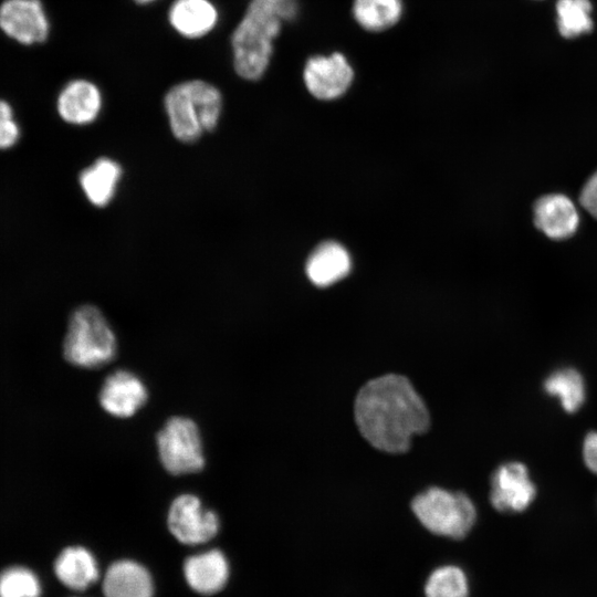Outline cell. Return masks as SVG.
I'll return each instance as SVG.
<instances>
[{
    "label": "cell",
    "mask_w": 597,
    "mask_h": 597,
    "mask_svg": "<svg viewBox=\"0 0 597 597\" xmlns=\"http://www.w3.org/2000/svg\"><path fill=\"white\" fill-rule=\"evenodd\" d=\"M303 80L314 97L331 101L347 92L354 80V70L342 53L314 55L305 63Z\"/></svg>",
    "instance_id": "obj_9"
},
{
    "label": "cell",
    "mask_w": 597,
    "mask_h": 597,
    "mask_svg": "<svg viewBox=\"0 0 597 597\" xmlns=\"http://www.w3.org/2000/svg\"><path fill=\"white\" fill-rule=\"evenodd\" d=\"M354 419L362 437L387 453L406 452L413 436L430 425L428 408L410 380L386 374L360 387L354 401Z\"/></svg>",
    "instance_id": "obj_1"
},
{
    "label": "cell",
    "mask_w": 597,
    "mask_h": 597,
    "mask_svg": "<svg viewBox=\"0 0 597 597\" xmlns=\"http://www.w3.org/2000/svg\"><path fill=\"white\" fill-rule=\"evenodd\" d=\"M350 270V258L344 247L325 242L306 261V274L317 286H328L343 279Z\"/></svg>",
    "instance_id": "obj_19"
},
{
    "label": "cell",
    "mask_w": 597,
    "mask_h": 597,
    "mask_svg": "<svg viewBox=\"0 0 597 597\" xmlns=\"http://www.w3.org/2000/svg\"><path fill=\"white\" fill-rule=\"evenodd\" d=\"M167 527L179 543L198 546L214 538L220 528L218 514L203 506L193 494H180L167 513Z\"/></svg>",
    "instance_id": "obj_7"
},
{
    "label": "cell",
    "mask_w": 597,
    "mask_h": 597,
    "mask_svg": "<svg viewBox=\"0 0 597 597\" xmlns=\"http://www.w3.org/2000/svg\"><path fill=\"white\" fill-rule=\"evenodd\" d=\"M411 510L427 531L452 540L464 538L476 520L475 506L467 494L438 486L416 495Z\"/></svg>",
    "instance_id": "obj_5"
},
{
    "label": "cell",
    "mask_w": 597,
    "mask_h": 597,
    "mask_svg": "<svg viewBox=\"0 0 597 597\" xmlns=\"http://www.w3.org/2000/svg\"><path fill=\"white\" fill-rule=\"evenodd\" d=\"M272 7L283 21L293 20L298 11L297 0H259Z\"/></svg>",
    "instance_id": "obj_27"
},
{
    "label": "cell",
    "mask_w": 597,
    "mask_h": 597,
    "mask_svg": "<svg viewBox=\"0 0 597 597\" xmlns=\"http://www.w3.org/2000/svg\"><path fill=\"white\" fill-rule=\"evenodd\" d=\"M132 1L139 6H147V4L156 2L157 0H132Z\"/></svg>",
    "instance_id": "obj_30"
},
{
    "label": "cell",
    "mask_w": 597,
    "mask_h": 597,
    "mask_svg": "<svg viewBox=\"0 0 597 597\" xmlns=\"http://www.w3.org/2000/svg\"><path fill=\"white\" fill-rule=\"evenodd\" d=\"M283 20L269 4L251 0L230 35L232 65L242 80L258 81L270 66Z\"/></svg>",
    "instance_id": "obj_2"
},
{
    "label": "cell",
    "mask_w": 597,
    "mask_h": 597,
    "mask_svg": "<svg viewBox=\"0 0 597 597\" xmlns=\"http://www.w3.org/2000/svg\"><path fill=\"white\" fill-rule=\"evenodd\" d=\"M11 119H13L11 105L4 100H0V127Z\"/></svg>",
    "instance_id": "obj_29"
},
{
    "label": "cell",
    "mask_w": 597,
    "mask_h": 597,
    "mask_svg": "<svg viewBox=\"0 0 597 597\" xmlns=\"http://www.w3.org/2000/svg\"><path fill=\"white\" fill-rule=\"evenodd\" d=\"M583 458L586 467L597 474V432H589L585 437Z\"/></svg>",
    "instance_id": "obj_26"
},
{
    "label": "cell",
    "mask_w": 597,
    "mask_h": 597,
    "mask_svg": "<svg viewBox=\"0 0 597 597\" xmlns=\"http://www.w3.org/2000/svg\"><path fill=\"white\" fill-rule=\"evenodd\" d=\"M148 392L143 380L129 370L118 369L108 375L100 390L102 408L111 416L128 418L147 401Z\"/></svg>",
    "instance_id": "obj_13"
},
{
    "label": "cell",
    "mask_w": 597,
    "mask_h": 597,
    "mask_svg": "<svg viewBox=\"0 0 597 597\" xmlns=\"http://www.w3.org/2000/svg\"><path fill=\"white\" fill-rule=\"evenodd\" d=\"M41 576L31 566L13 563L0 569V597H42Z\"/></svg>",
    "instance_id": "obj_24"
},
{
    "label": "cell",
    "mask_w": 597,
    "mask_h": 597,
    "mask_svg": "<svg viewBox=\"0 0 597 597\" xmlns=\"http://www.w3.org/2000/svg\"><path fill=\"white\" fill-rule=\"evenodd\" d=\"M546 394L558 398L567 412L577 411L586 398L585 383L582 375L573 368L553 371L544 381Z\"/></svg>",
    "instance_id": "obj_22"
},
{
    "label": "cell",
    "mask_w": 597,
    "mask_h": 597,
    "mask_svg": "<svg viewBox=\"0 0 597 597\" xmlns=\"http://www.w3.org/2000/svg\"><path fill=\"white\" fill-rule=\"evenodd\" d=\"M103 597H155L150 570L133 558L112 562L102 575Z\"/></svg>",
    "instance_id": "obj_15"
},
{
    "label": "cell",
    "mask_w": 597,
    "mask_h": 597,
    "mask_svg": "<svg viewBox=\"0 0 597 597\" xmlns=\"http://www.w3.org/2000/svg\"><path fill=\"white\" fill-rule=\"evenodd\" d=\"M223 96L212 83L191 78L174 84L164 96L171 134L182 143L198 140L219 124Z\"/></svg>",
    "instance_id": "obj_3"
},
{
    "label": "cell",
    "mask_w": 597,
    "mask_h": 597,
    "mask_svg": "<svg viewBox=\"0 0 597 597\" xmlns=\"http://www.w3.org/2000/svg\"><path fill=\"white\" fill-rule=\"evenodd\" d=\"M156 443L160 462L170 474H189L203 469L202 441L193 420L171 417L158 431Z\"/></svg>",
    "instance_id": "obj_6"
},
{
    "label": "cell",
    "mask_w": 597,
    "mask_h": 597,
    "mask_svg": "<svg viewBox=\"0 0 597 597\" xmlns=\"http://www.w3.org/2000/svg\"><path fill=\"white\" fill-rule=\"evenodd\" d=\"M167 20L180 36L198 40L217 27L219 11L211 0H174L168 8Z\"/></svg>",
    "instance_id": "obj_17"
},
{
    "label": "cell",
    "mask_w": 597,
    "mask_h": 597,
    "mask_svg": "<svg viewBox=\"0 0 597 597\" xmlns=\"http://www.w3.org/2000/svg\"><path fill=\"white\" fill-rule=\"evenodd\" d=\"M50 20L41 0H4L0 4V30L23 45L40 44L50 34Z\"/></svg>",
    "instance_id": "obj_8"
},
{
    "label": "cell",
    "mask_w": 597,
    "mask_h": 597,
    "mask_svg": "<svg viewBox=\"0 0 597 597\" xmlns=\"http://www.w3.org/2000/svg\"><path fill=\"white\" fill-rule=\"evenodd\" d=\"M230 563L219 548L197 552L182 563V576L187 586L201 596L222 591L230 579Z\"/></svg>",
    "instance_id": "obj_11"
},
{
    "label": "cell",
    "mask_w": 597,
    "mask_h": 597,
    "mask_svg": "<svg viewBox=\"0 0 597 597\" xmlns=\"http://www.w3.org/2000/svg\"><path fill=\"white\" fill-rule=\"evenodd\" d=\"M591 0H557L555 3L558 33L568 40L589 34L594 30Z\"/></svg>",
    "instance_id": "obj_21"
},
{
    "label": "cell",
    "mask_w": 597,
    "mask_h": 597,
    "mask_svg": "<svg viewBox=\"0 0 597 597\" xmlns=\"http://www.w3.org/2000/svg\"><path fill=\"white\" fill-rule=\"evenodd\" d=\"M52 573L65 589L81 594L101 578L98 562L93 552L83 545H67L54 557Z\"/></svg>",
    "instance_id": "obj_12"
},
{
    "label": "cell",
    "mask_w": 597,
    "mask_h": 597,
    "mask_svg": "<svg viewBox=\"0 0 597 597\" xmlns=\"http://www.w3.org/2000/svg\"><path fill=\"white\" fill-rule=\"evenodd\" d=\"M356 22L367 31L378 32L394 27L401 18V0H354L352 7Z\"/></svg>",
    "instance_id": "obj_20"
},
{
    "label": "cell",
    "mask_w": 597,
    "mask_h": 597,
    "mask_svg": "<svg viewBox=\"0 0 597 597\" xmlns=\"http://www.w3.org/2000/svg\"><path fill=\"white\" fill-rule=\"evenodd\" d=\"M20 136L19 125L11 119L0 127V149H7L13 146Z\"/></svg>",
    "instance_id": "obj_28"
},
{
    "label": "cell",
    "mask_w": 597,
    "mask_h": 597,
    "mask_svg": "<svg viewBox=\"0 0 597 597\" xmlns=\"http://www.w3.org/2000/svg\"><path fill=\"white\" fill-rule=\"evenodd\" d=\"M103 108L101 88L87 78H73L60 91L56 109L60 117L73 125L93 123Z\"/></svg>",
    "instance_id": "obj_16"
},
{
    "label": "cell",
    "mask_w": 597,
    "mask_h": 597,
    "mask_svg": "<svg viewBox=\"0 0 597 597\" xmlns=\"http://www.w3.org/2000/svg\"><path fill=\"white\" fill-rule=\"evenodd\" d=\"M534 226L552 240H566L578 230L580 217L576 205L564 193H547L533 205Z\"/></svg>",
    "instance_id": "obj_14"
},
{
    "label": "cell",
    "mask_w": 597,
    "mask_h": 597,
    "mask_svg": "<svg viewBox=\"0 0 597 597\" xmlns=\"http://www.w3.org/2000/svg\"><path fill=\"white\" fill-rule=\"evenodd\" d=\"M69 597H83V596H80V595H72V596H69Z\"/></svg>",
    "instance_id": "obj_31"
},
{
    "label": "cell",
    "mask_w": 597,
    "mask_h": 597,
    "mask_svg": "<svg viewBox=\"0 0 597 597\" xmlns=\"http://www.w3.org/2000/svg\"><path fill=\"white\" fill-rule=\"evenodd\" d=\"M535 494V484L521 462H506L492 474L490 501L499 512H523L532 504Z\"/></svg>",
    "instance_id": "obj_10"
},
{
    "label": "cell",
    "mask_w": 597,
    "mask_h": 597,
    "mask_svg": "<svg viewBox=\"0 0 597 597\" xmlns=\"http://www.w3.org/2000/svg\"><path fill=\"white\" fill-rule=\"evenodd\" d=\"M116 336L103 313L94 305L73 311L63 342V356L81 368H97L116 355Z\"/></svg>",
    "instance_id": "obj_4"
},
{
    "label": "cell",
    "mask_w": 597,
    "mask_h": 597,
    "mask_svg": "<svg viewBox=\"0 0 597 597\" xmlns=\"http://www.w3.org/2000/svg\"><path fill=\"white\" fill-rule=\"evenodd\" d=\"M122 175V166L116 160L100 157L82 170L78 181L87 200L103 208L113 200Z\"/></svg>",
    "instance_id": "obj_18"
},
{
    "label": "cell",
    "mask_w": 597,
    "mask_h": 597,
    "mask_svg": "<svg viewBox=\"0 0 597 597\" xmlns=\"http://www.w3.org/2000/svg\"><path fill=\"white\" fill-rule=\"evenodd\" d=\"M579 202L591 217L597 219V171L584 184L579 193Z\"/></svg>",
    "instance_id": "obj_25"
},
{
    "label": "cell",
    "mask_w": 597,
    "mask_h": 597,
    "mask_svg": "<svg viewBox=\"0 0 597 597\" xmlns=\"http://www.w3.org/2000/svg\"><path fill=\"white\" fill-rule=\"evenodd\" d=\"M470 583L464 569L454 564L433 568L423 583L425 597H469Z\"/></svg>",
    "instance_id": "obj_23"
}]
</instances>
